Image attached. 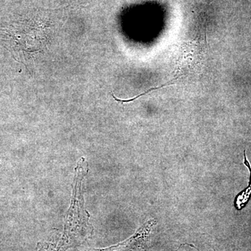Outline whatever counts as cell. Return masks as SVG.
I'll return each mask as SVG.
<instances>
[{"label": "cell", "instance_id": "cell-1", "mask_svg": "<svg viewBox=\"0 0 251 251\" xmlns=\"http://www.w3.org/2000/svg\"><path fill=\"white\" fill-rule=\"evenodd\" d=\"M205 39L199 38L185 43L182 46L175 69L174 77L176 80L194 72L201 64L205 51Z\"/></svg>", "mask_w": 251, "mask_h": 251}, {"label": "cell", "instance_id": "cell-2", "mask_svg": "<svg viewBox=\"0 0 251 251\" xmlns=\"http://www.w3.org/2000/svg\"><path fill=\"white\" fill-rule=\"evenodd\" d=\"M155 224H156L155 220H150L135 232L134 235L132 236L125 242L120 243L114 247L94 251H140L143 250L146 245L149 236L151 233V229Z\"/></svg>", "mask_w": 251, "mask_h": 251}, {"label": "cell", "instance_id": "cell-3", "mask_svg": "<svg viewBox=\"0 0 251 251\" xmlns=\"http://www.w3.org/2000/svg\"><path fill=\"white\" fill-rule=\"evenodd\" d=\"M244 164L246 165L249 168V171L251 173V168L250 164H249V161L247 158V155H246V151H244ZM251 193V188L249 187L248 189L246 190L244 192H243L242 194H239L237 198V206L238 209H241L244 204L248 202L249 197Z\"/></svg>", "mask_w": 251, "mask_h": 251}, {"label": "cell", "instance_id": "cell-4", "mask_svg": "<svg viewBox=\"0 0 251 251\" xmlns=\"http://www.w3.org/2000/svg\"><path fill=\"white\" fill-rule=\"evenodd\" d=\"M174 79L170 81V82H167L165 85L159 86V87H153V88L150 89V90H147L146 92H144V93L139 94V95L136 96V97H134V98H132L130 99H120L117 98V97H115V94L112 93V97L113 99L116 100L117 102H119V103H130V102L133 101V100H136L137 99L140 98V97H143V96L145 95V94H148L150 93V92H153V91L159 90V89L163 88V87H168V86L173 85V82H175Z\"/></svg>", "mask_w": 251, "mask_h": 251}, {"label": "cell", "instance_id": "cell-5", "mask_svg": "<svg viewBox=\"0 0 251 251\" xmlns=\"http://www.w3.org/2000/svg\"><path fill=\"white\" fill-rule=\"evenodd\" d=\"M46 247H44H44H42V248H41V249H39V251H47L48 249Z\"/></svg>", "mask_w": 251, "mask_h": 251}]
</instances>
